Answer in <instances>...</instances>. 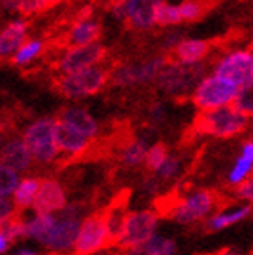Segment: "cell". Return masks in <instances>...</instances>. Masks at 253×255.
<instances>
[{
	"label": "cell",
	"instance_id": "f546056e",
	"mask_svg": "<svg viewBox=\"0 0 253 255\" xmlns=\"http://www.w3.org/2000/svg\"><path fill=\"white\" fill-rule=\"evenodd\" d=\"M166 157H168L166 156V147L163 145V143H157V145H154V147L146 152V159H145L146 167L150 168L152 172H157Z\"/></svg>",
	"mask_w": 253,
	"mask_h": 255
},
{
	"label": "cell",
	"instance_id": "8d00e7d4",
	"mask_svg": "<svg viewBox=\"0 0 253 255\" xmlns=\"http://www.w3.org/2000/svg\"><path fill=\"white\" fill-rule=\"evenodd\" d=\"M253 192V183L252 179L250 181H243V183H239V187L237 190H235V194H237V199H252V194Z\"/></svg>",
	"mask_w": 253,
	"mask_h": 255
},
{
	"label": "cell",
	"instance_id": "2e32d148",
	"mask_svg": "<svg viewBox=\"0 0 253 255\" xmlns=\"http://www.w3.org/2000/svg\"><path fill=\"white\" fill-rule=\"evenodd\" d=\"M62 123H65L67 127L82 134L83 137H93L98 134V123L96 120L83 109H65L62 113Z\"/></svg>",
	"mask_w": 253,
	"mask_h": 255
},
{
	"label": "cell",
	"instance_id": "8fae6325",
	"mask_svg": "<svg viewBox=\"0 0 253 255\" xmlns=\"http://www.w3.org/2000/svg\"><path fill=\"white\" fill-rule=\"evenodd\" d=\"M80 230V219H69V217H62L56 219L54 226L47 234L45 241L42 245H45L49 250H53L54 254H62V252L71 250L76 243Z\"/></svg>",
	"mask_w": 253,
	"mask_h": 255
},
{
	"label": "cell",
	"instance_id": "3957f363",
	"mask_svg": "<svg viewBox=\"0 0 253 255\" xmlns=\"http://www.w3.org/2000/svg\"><path fill=\"white\" fill-rule=\"evenodd\" d=\"M54 120H38L25 130L24 143L29 148L31 157L40 163H51L58 156L54 143Z\"/></svg>",
	"mask_w": 253,
	"mask_h": 255
},
{
	"label": "cell",
	"instance_id": "30bf717a",
	"mask_svg": "<svg viewBox=\"0 0 253 255\" xmlns=\"http://www.w3.org/2000/svg\"><path fill=\"white\" fill-rule=\"evenodd\" d=\"M67 205V194L56 179H45L34 196L33 208L38 216H53V212H62Z\"/></svg>",
	"mask_w": 253,
	"mask_h": 255
},
{
	"label": "cell",
	"instance_id": "836d02e7",
	"mask_svg": "<svg viewBox=\"0 0 253 255\" xmlns=\"http://www.w3.org/2000/svg\"><path fill=\"white\" fill-rule=\"evenodd\" d=\"M179 168H181V165L177 157H166L165 161H163V165L159 167V170H157V174H159L161 177H165V179H170V177L177 176Z\"/></svg>",
	"mask_w": 253,
	"mask_h": 255
},
{
	"label": "cell",
	"instance_id": "484cf974",
	"mask_svg": "<svg viewBox=\"0 0 253 255\" xmlns=\"http://www.w3.org/2000/svg\"><path fill=\"white\" fill-rule=\"evenodd\" d=\"M98 33H100L98 24H93V22H83V24H78L76 27H74L73 40L74 42H78L80 45H87L96 38Z\"/></svg>",
	"mask_w": 253,
	"mask_h": 255
},
{
	"label": "cell",
	"instance_id": "6da1fadb",
	"mask_svg": "<svg viewBox=\"0 0 253 255\" xmlns=\"http://www.w3.org/2000/svg\"><path fill=\"white\" fill-rule=\"evenodd\" d=\"M248 125V116L237 113L234 107H221L199 114L194 122L195 134H212L217 137H230L243 132Z\"/></svg>",
	"mask_w": 253,
	"mask_h": 255
},
{
	"label": "cell",
	"instance_id": "603a6c76",
	"mask_svg": "<svg viewBox=\"0 0 253 255\" xmlns=\"http://www.w3.org/2000/svg\"><path fill=\"white\" fill-rule=\"evenodd\" d=\"M206 53V42L203 40H186L177 47V54L183 64H195Z\"/></svg>",
	"mask_w": 253,
	"mask_h": 255
},
{
	"label": "cell",
	"instance_id": "ee69618b",
	"mask_svg": "<svg viewBox=\"0 0 253 255\" xmlns=\"http://www.w3.org/2000/svg\"><path fill=\"white\" fill-rule=\"evenodd\" d=\"M152 114H154V118L156 120H161L163 118V107H161V105H156L154 111H152Z\"/></svg>",
	"mask_w": 253,
	"mask_h": 255
},
{
	"label": "cell",
	"instance_id": "d590c367",
	"mask_svg": "<svg viewBox=\"0 0 253 255\" xmlns=\"http://www.w3.org/2000/svg\"><path fill=\"white\" fill-rule=\"evenodd\" d=\"M44 0H18V7L16 9H20L22 13H34V11L44 9Z\"/></svg>",
	"mask_w": 253,
	"mask_h": 255
},
{
	"label": "cell",
	"instance_id": "ffe728a7",
	"mask_svg": "<svg viewBox=\"0 0 253 255\" xmlns=\"http://www.w3.org/2000/svg\"><path fill=\"white\" fill-rule=\"evenodd\" d=\"M250 214H252V206H248V205L239 206V208H235V210L230 212V214H217V216H214L212 219H208V221H206V228H208V230H223L226 226H232V225H235V223L246 219Z\"/></svg>",
	"mask_w": 253,
	"mask_h": 255
},
{
	"label": "cell",
	"instance_id": "b9f144b4",
	"mask_svg": "<svg viewBox=\"0 0 253 255\" xmlns=\"http://www.w3.org/2000/svg\"><path fill=\"white\" fill-rule=\"evenodd\" d=\"M114 15L118 16V18H123V16L126 15V4H120L116 7V9H114Z\"/></svg>",
	"mask_w": 253,
	"mask_h": 255
},
{
	"label": "cell",
	"instance_id": "7402d4cb",
	"mask_svg": "<svg viewBox=\"0 0 253 255\" xmlns=\"http://www.w3.org/2000/svg\"><path fill=\"white\" fill-rule=\"evenodd\" d=\"M54 223H56L54 216H38L36 214V217H33L31 221H25V236L34 237L36 241L44 243Z\"/></svg>",
	"mask_w": 253,
	"mask_h": 255
},
{
	"label": "cell",
	"instance_id": "e0dca14e",
	"mask_svg": "<svg viewBox=\"0 0 253 255\" xmlns=\"http://www.w3.org/2000/svg\"><path fill=\"white\" fill-rule=\"evenodd\" d=\"M185 188L186 187H174L170 192L161 194L159 197L154 199V208H156V216L159 217H172L175 208L179 206V203L185 199Z\"/></svg>",
	"mask_w": 253,
	"mask_h": 255
},
{
	"label": "cell",
	"instance_id": "d4e9b609",
	"mask_svg": "<svg viewBox=\"0 0 253 255\" xmlns=\"http://www.w3.org/2000/svg\"><path fill=\"white\" fill-rule=\"evenodd\" d=\"M148 255H174L175 243L172 239H165L161 236H152L148 241L143 243Z\"/></svg>",
	"mask_w": 253,
	"mask_h": 255
},
{
	"label": "cell",
	"instance_id": "83f0119b",
	"mask_svg": "<svg viewBox=\"0 0 253 255\" xmlns=\"http://www.w3.org/2000/svg\"><path fill=\"white\" fill-rule=\"evenodd\" d=\"M232 102H234V109L237 113L244 114V116L252 114V85L239 87Z\"/></svg>",
	"mask_w": 253,
	"mask_h": 255
},
{
	"label": "cell",
	"instance_id": "d6986e66",
	"mask_svg": "<svg viewBox=\"0 0 253 255\" xmlns=\"http://www.w3.org/2000/svg\"><path fill=\"white\" fill-rule=\"evenodd\" d=\"M25 36V25L22 22H13L5 31L0 33V56L15 51Z\"/></svg>",
	"mask_w": 253,
	"mask_h": 255
},
{
	"label": "cell",
	"instance_id": "52a82bcc",
	"mask_svg": "<svg viewBox=\"0 0 253 255\" xmlns=\"http://www.w3.org/2000/svg\"><path fill=\"white\" fill-rule=\"evenodd\" d=\"M201 64H177L159 73V87L168 94H183L194 87L203 76Z\"/></svg>",
	"mask_w": 253,
	"mask_h": 255
},
{
	"label": "cell",
	"instance_id": "4dcf8cb0",
	"mask_svg": "<svg viewBox=\"0 0 253 255\" xmlns=\"http://www.w3.org/2000/svg\"><path fill=\"white\" fill-rule=\"evenodd\" d=\"M181 20V13L179 7L175 5H159V9L156 13V22L159 24H177Z\"/></svg>",
	"mask_w": 253,
	"mask_h": 255
},
{
	"label": "cell",
	"instance_id": "ac0fdd59",
	"mask_svg": "<svg viewBox=\"0 0 253 255\" xmlns=\"http://www.w3.org/2000/svg\"><path fill=\"white\" fill-rule=\"evenodd\" d=\"M40 188V179L38 177H25L16 185L15 188V205L16 210L24 212L27 206L33 205L34 196Z\"/></svg>",
	"mask_w": 253,
	"mask_h": 255
},
{
	"label": "cell",
	"instance_id": "74e56055",
	"mask_svg": "<svg viewBox=\"0 0 253 255\" xmlns=\"http://www.w3.org/2000/svg\"><path fill=\"white\" fill-rule=\"evenodd\" d=\"M143 190H145V194H157L159 192V179H156V177H145L143 179Z\"/></svg>",
	"mask_w": 253,
	"mask_h": 255
},
{
	"label": "cell",
	"instance_id": "9c48e42d",
	"mask_svg": "<svg viewBox=\"0 0 253 255\" xmlns=\"http://www.w3.org/2000/svg\"><path fill=\"white\" fill-rule=\"evenodd\" d=\"M217 76L232 82L237 87L252 85L253 58L250 53H234L224 58L217 67Z\"/></svg>",
	"mask_w": 253,
	"mask_h": 255
},
{
	"label": "cell",
	"instance_id": "e575fe53",
	"mask_svg": "<svg viewBox=\"0 0 253 255\" xmlns=\"http://www.w3.org/2000/svg\"><path fill=\"white\" fill-rule=\"evenodd\" d=\"M179 13H181V18L197 20L203 15V9H201V5L197 4V2H185V4L179 7Z\"/></svg>",
	"mask_w": 253,
	"mask_h": 255
},
{
	"label": "cell",
	"instance_id": "8992f818",
	"mask_svg": "<svg viewBox=\"0 0 253 255\" xmlns=\"http://www.w3.org/2000/svg\"><path fill=\"white\" fill-rule=\"evenodd\" d=\"M237 85L219 76H212L201 82V85L195 91L194 102L205 111H215L224 105H228L234 100L237 93Z\"/></svg>",
	"mask_w": 253,
	"mask_h": 255
},
{
	"label": "cell",
	"instance_id": "bcb514c9",
	"mask_svg": "<svg viewBox=\"0 0 253 255\" xmlns=\"http://www.w3.org/2000/svg\"><path fill=\"white\" fill-rule=\"evenodd\" d=\"M45 2V5H51V4H54V2H58V0H44Z\"/></svg>",
	"mask_w": 253,
	"mask_h": 255
},
{
	"label": "cell",
	"instance_id": "4fadbf2b",
	"mask_svg": "<svg viewBox=\"0 0 253 255\" xmlns=\"http://www.w3.org/2000/svg\"><path fill=\"white\" fill-rule=\"evenodd\" d=\"M103 56V47L98 44H87V45H78L71 49L65 58L62 60V71L67 74L78 73L82 69L91 67L96 64L98 60Z\"/></svg>",
	"mask_w": 253,
	"mask_h": 255
},
{
	"label": "cell",
	"instance_id": "44dd1931",
	"mask_svg": "<svg viewBox=\"0 0 253 255\" xmlns=\"http://www.w3.org/2000/svg\"><path fill=\"white\" fill-rule=\"evenodd\" d=\"M252 163H253V145L246 143L243 147V154L237 159L235 167L230 172V183L232 185H239V183L246 181V176L252 172Z\"/></svg>",
	"mask_w": 253,
	"mask_h": 255
},
{
	"label": "cell",
	"instance_id": "f6af8a7d",
	"mask_svg": "<svg viewBox=\"0 0 253 255\" xmlns=\"http://www.w3.org/2000/svg\"><path fill=\"white\" fill-rule=\"evenodd\" d=\"M16 255H36L34 252H31V250H20Z\"/></svg>",
	"mask_w": 253,
	"mask_h": 255
},
{
	"label": "cell",
	"instance_id": "4316f807",
	"mask_svg": "<svg viewBox=\"0 0 253 255\" xmlns=\"http://www.w3.org/2000/svg\"><path fill=\"white\" fill-rule=\"evenodd\" d=\"M16 185H18L16 172L0 163V197H7L9 194H13Z\"/></svg>",
	"mask_w": 253,
	"mask_h": 255
},
{
	"label": "cell",
	"instance_id": "ba28073f",
	"mask_svg": "<svg viewBox=\"0 0 253 255\" xmlns=\"http://www.w3.org/2000/svg\"><path fill=\"white\" fill-rule=\"evenodd\" d=\"M105 80H107V74L103 73L102 69L87 67L78 71V73L69 74L67 78L62 82L60 89L65 96L80 98V96H89V94H94L96 91H100L102 85L105 84Z\"/></svg>",
	"mask_w": 253,
	"mask_h": 255
},
{
	"label": "cell",
	"instance_id": "7bdbcfd3",
	"mask_svg": "<svg viewBox=\"0 0 253 255\" xmlns=\"http://www.w3.org/2000/svg\"><path fill=\"white\" fill-rule=\"evenodd\" d=\"M7 246H9V241L5 239L2 234H0V254H4L5 250H7Z\"/></svg>",
	"mask_w": 253,
	"mask_h": 255
},
{
	"label": "cell",
	"instance_id": "277c9868",
	"mask_svg": "<svg viewBox=\"0 0 253 255\" xmlns=\"http://www.w3.org/2000/svg\"><path fill=\"white\" fill-rule=\"evenodd\" d=\"M157 228V216L152 210H139L126 214L123 219L122 234L118 239V248H130V246L143 245L148 241Z\"/></svg>",
	"mask_w": 253,
	"mask_h": 255
},
{
	"label": "cell",
	"instance_id": "5bb4252c",
	"mask_svg": "<svg viewBox=\"0 0 253 255\" xmlns=\"http://www.w3.org/2000/svg\"><path fill=\"white\" fill-rule=\"evenodd\" d=\"M161 0H128L126 15L130 16L132 24L146 29L156 22V13L159 9Z\"/></svg>",
	"mask_w": 253,
	"mask_h": 255
},
{
	"label": "cell",
	"instance_id": "1f68e13d",
	"mask_svg": "<svg viewBox=\"0 0 253 255\" xmlns=\"http://www.w3.org/2000/svg\"><path fill=\"white\" fill-rule=\"evenodd\" d=\"M40 49H42V42H38V40H33V42H29V44H25L24 47L16 53L15 64H25V62H31V60L40 53Z\"/></svg>",
	"mask_w": 253,
	"mask_h": 255
},
{
	"label": "cell",
	"instance_id": "ab89813d",
	"mask_svg": "<svg viewBox=\"0 0 253 255\" xmlns=\"http://www.w3.org/2000/svg\"><path fill=\"white\" fill-rule=\"evenodd\" d=\"M122 255H148L145 250V245H136L130 246V248H123Z\"/></svg>",
	"mask_w": 253,
	"mask_h": 255
},
{
	"label": "cell",
	"instance_id": "7a4b0ae2",
	"mask_svg": "<svg viewBox=\"0 0 253 255\" xmlns=\"http://www.w3.org/2000/svg\"><path fill=\"white\" fill-rule=\"evenodd\" d=\"M228 203V199H224L223 194L215 190H195L190 196H185V199L179 203V206L175 208L172 219H175L181 225H188V223H195L208 216L210 212L217 208V206H224Z\"/></svg>",
	"mask_w": 253,
	"mask_h": 255
},
{
	"label": "cell",
	"instance_id": "d6a6232c",
	"mask_svg": "<svg viewBox=\"0 0 253 255\" xmlns=\"http://www.w3.org/2000/svg\"><path fill=\"white\" fill-rule=\"evenodd\" d=\"M136 73H137V67H122V69H118L116 74H114V84L122 85V87H125V85H132L134 82H137Z\"/></svg>",
	"mask_w": 253,
	"mask_h": 255
},
{
	"label": "cell",
	"instance_id": "f35d334b",
	"mask_svg": "<svg viewBox=\"0 0 253 255\" xmlns=\"http://www.w3.org/2000/svg\"><path fill=\"white\" fill-rule=\"evenodd\" d=\"M13 212H15V208L11 206V203L5 197H0V223L4 221V219H7Z\"/></svg>",
	"mask_w": 253,
	"mask_h": 255
},
{
	"label": "cell",
	"instance_id": "5b68a950",
	"mask_svg": "<svg viewBox=\"0 0 253 255\" xmlns=\"http://www.w3.org/2000/svg\"><path fill=\"white\" fill-rule=\"evenodd\" d=\"M105 248H109V237L103 212L100 208V210L93 212L80 226L73 250L74 255H93L100 250H105Z\"/></svg>",
	"mask_w": 253,
	"mask_h": 255
},
{
	"label": "cell",
	"instance_id": "9a60e30c",
	"mask_svg": "<svg viewBox=\"0 0 253 255\" xmlns=\"http://www.w3.org/2000/svg\"><path fill=\"white\" fill-rule=\"evenodd\" d=\"M0 159L2 165H5L11 170H27L31 165V152L29 148L25 147L24 141L20 139H11L4 145L2 152H0Z\"/></svg>",
	"mask_w": 253,
	"mask_h": 255
},
{
	"label": "cell",
	"instance_id": "cb8c5ba5",
	"mask_svg": "<svg viewBox=\"0 0 253 255\" xmlns=\"http://www.w3.org/2000/svg\"><path fill=\"white\" fill-rule=\"evenodd\" d=\"M146 152H148V145H146L145 139H134L123 148L122 159L126 165L136 167V165H139V163H143L146 159Z\"/></svg>",
	"mask_w": 253,
	"mask_h": 255
},
{
	"label": "cell",
	"instance_id": "7c38bea8",
	"mask_svg": "<svg viewBox=\"0 0 253 255\" xmlns=\"http://www.w3.org/2000/svg\"><path fill=\"white\" fill-rule=\"evenodd\" d=\"M54 143L58 150H63L73 157L71 161H76L78 157H83L91 150L87 137H83L82 134L67 127L65 123H54Z\"/></svg>",
	"mask_w": 253,
	"mask_h": 255
},
{
	"label": "cell",
	"instance_id": "60d3db41",
	"mask_svg": "<svg viewBox=\"0 0 253 255\" xmlns=\"http://www.w3.org/2000/svg\"><path fill=\"white\" fill-rule=\"evenodd\" d=\"M208 255H241L237 250H234V248H223V250L215 252V254H208Z\"/></svg>",
	"mask_w": 253,
	"mask_h": 255
},
{
	"label": "cell",
	"instance_id": "f1b7e54d",
	"mask_svg": "<svg viewBox=\"0 0 253 255\" xmlns=\"http://www.w3.org/2000/svg\"><path fill=\"white\" fill-rule=\"evenodd\" d=\"M163 67H165V60H161V58L152 60V62H148V64L137 67L136 80L137 82H148V80L156 78L157 74L163 71Z\"/></svg>",
	"mask_w": 253,
	"mask_h": 255
}]
</instances>
